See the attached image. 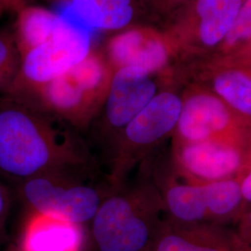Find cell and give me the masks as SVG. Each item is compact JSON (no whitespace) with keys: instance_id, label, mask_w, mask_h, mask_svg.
Instances as JSON below:
<instances>
[{"instance_id":"2e32d148","label":"cell","mask_w":251,"mask_h":251,"mask_svg":"<svg viewBox=\"0 0 251 251\" xmlns=\"http://www.w3.org/2000/svg\"><path fill=\"white\" fill-rule=\"evenodd\" d=\"M139 0H67V17L89 31H122L132 26Z\"/></svg>"},{"instance_id":"4fadbf2b","label":"cell","mask_w":251,"mask_h":251,"mask_svg":"<svg viewBox=\"0 0 251 251\" xmlns=\"http://www.w3.org/2000/svg\"><path fill=\"white\" fill-rule=\"evenodd\" d=\"M147 251H241L234 230L215 224H183L167 217Z\"/></svg>"},{"instance_id":"52a82bcc","label":"cell","mask_w":251,"mask_h":251,"mask_svg":"<svg viewBox=\"0 0 251 251\" xmlns=\"http://www.w3.org/2000/svg\"><path fill=\"white\" fill-rule=\"evenodd\" d=\"M156 76L134 68L114 72L104 103L85 134L97 160L105 164L123 129L162 90Z\"/></svg>"},{"instance_id":"cb8c5ba5","label":"cell","mask_w":251,"mask_h":251,"mask_svg":"<svg viewBox=\"0 0 251 251\" xmlns=\"http://www.w3.org/2000/svg\"><path fill=\"white\" fill-rule=\"evenodd\" d=\"M240 188L242 194L243 202L246 207V210L251 207V161L240 178Z\"/></svg>"},{"instance_id":"8fae6325","label":"cell","mask_w":251,"mask_h":251,"mask_svg":"<svg viewBox=\"0 0 251 251\" xmlns=\"http://www.w3.org/2000/svg\"><path fill=\"white\" fill-rule=\"evenodd\" d=\"M181 100L180 115L171 143L251 136V117L239 114L205 87L191 82L181 94Z\"/></svg>"},{"instance_id":"d6986e66","label":"cell","mask_w":251,"mask_h":251,"mask_svg":"<svg viewBox=\"0 0 251 251\" xmlns=\"http://www.w3.org/2000/svg\"><path fill=\"white\" fill-rule=\"evenodd\" d=\"M22 57L14 36L0 32V92L6 93L18 75Z\"/></svg>"},{"instance_id":"7a4b0ae2","label":"cell","mask_w":251,"mask_h":251,"mask_svg":"<svg viewBox=\"0 0 251 251\" xmlns=\"http://www.w3.org/2000/svg\"><path fill=\"white\" fill-rule=\"evenodd\" d=\"M140 171L139 180L113 186L90 222L98 251H147L167 219L158 190Z\"/></svg>"},{"instance_id":"7402d4cb","label":"cell","mask_w":251,"mask_h":251,"mask_svg":"<svg viewBox=\"0 0 251 251\" xmlns=\"http://www.w3.org/2000/svg\"><path fill=\"white\" fill-rule=\"evenodd\" d=\"M144 5L156 14H168L180 7H185L192 0H139Z\"/></svg>"},{"instance_id":"6da1fadb","label":"cell","mask_w":251,"mask_h":251,"mask_svg":"<svg viewBox=\"0 0 251 251\" xmlns=\"http://www.w3.org/2000/svg\"><path fill=\"white\" fill-rule=\"evenodd\" d=\"M78 130L35 102L0 96V176L14 184L47 174L98 175Z\"/></svg>"},{"instance_id":"ac0fdd59","label":"cell","mask_w":251,"mask_h":251,"mask_svg":"<svg viewBox=\"0 0 251 251\" xmlns=\"http://www.w3.org/2000/svg\"><path fill=\"white\" fill-rule=\"evenodd\" d=\"M251 37V0H244L225 40L205 59L221 58L233 53L245 45Z\"/></svg>"},{"instance_id":"44dd1931","label":"cell","mask_w":251,"mask_h":251,"mask_svg":"<svg viewBox=\"0 0 251 251\" xmlns=\"http://www.w3.org/2000/svg\"><path fill=\"white\" fill-rule=\"evenodd\" d=\"M203 61L223 65H242L245 63H250L251 62V37L245 45H243L233 53L221 58L205 59Z\"/></svg>"},{"instance_id":"ffe728a7","label":"cell","mask_w":251,"mask_h":251,"mask_svg":"<svg viewBox=\"0 0 251 251\" xmlns=\"http://www.w3.org/2000/svg\"><path fill=\"white\" fill-rule=\"evenodd\" d=\"M235 225L234 232L241 251H251V207L243 213Z\"/></svg>"},{"instance_id":"5bb4252c","label":"cell","mask_w":251,"mask_h":251,"mask_svg":"<svg viewBox=\"0 0 251 251\" xmlns=\"http://www.w3.org/2000/svg\"><path fill=\"white\" fill-rule=\"evenodd\" d=\"M86 227L29 211L19 235L17 251H84Z\"/></svg>"},{"instance_id":"8992f818","label":"cell","mask_w":251,"mask_h":251,"mask_svg":"<svg viewBox=\"0 0 251 251\" xmlns=\"http://www.w3.org/2000/svg\"><path fill=\"white\" fill-rule=\"evenodd\" d=\"M29 211L85 226L90 225L113 186L98 175L47 174L16 184Z\"/></svg>"},{"instance_id":"e0dca14e","label":"cell","mask_w":251,"mask_h":251,"mask_svg":"<svg viewBox=\"0 0 251 251\" xmlns=\"http://www.w3.org/2000/svg\"><path fill=\"white\" fill-rule=\"evenodd\" d=\"M64 18L65 15L39 6L25 5L18 9L13 36L21 57L51 38Z\"/></svg>"},{"instance_id":"ba28073f","label":"cell","mask_w":251,"mask_h":251,"mask_svg":"<svg viewBox=\"0 0 251 251\" xmlns=\"http://www.w3.org/2000/svg\"><path fill=\"white\" fill-rule=\"evenodd\" d=\"M92 49L90 31L65 15L51 38L22 57L18 75L6 93L28 97L71 70Z\"/></svg>"},{"instance_id":"9c48e42d","label":"cell","mask_w":251,"mask_h":251,"mask_svg":"<svg viewBox=\"0 0 251 251\" xmlns=\"http://www.w3.org/2000/svg\"><path fill=\"white\" fill-rule=\"evenodd\" d=\"M244 0H192L165 31L173 58L205 59L225 40Z\"/></svg>"},{"instance_id":"277c9868","label":"cell","mask_w":251,"mask_h":251,"mask_svg":"<svg viewBox=\"0 0 251 251\" xmlns=\"http://www.w3.org/2000/svg\"><path fill=\"white\" fill-rule=\"evenodd\" d=\"M113 75L104 52L92 49L71 70L23 99L44 108L85 137L104 103Z\"/></svg>"},{"instance_id":"5b68a950","label":"cell","mask_w":251,"mask_h":251,"mask_svg":"<svg viewBox=\"0 0 251 251\" xmlns=\"http://www.w3.org/2000/svg\"><path fill=\"white\" fill-rule=\"evenodd\" d=\"M181 95L170 86L159 90L117 138L105 166L112 186L129 179L154 152L172 137L181 110Z\"/></svg>"},{"instance_id":"7c38bea8","label":"cell","mask_w":251,"mask_h":251,"mask_svg":"<svg viewBox=\"0 0 251 251\" xmlns=\"http://www.w3.org/2000/svg\"><path fill=\"white\" fill-rule=\"evenodd\" d=\"M105 56L114 72L134 68L152 75H168L173 58L165 32L152 27L132 25L108 40Z\"/></svg>"},{"instance_id":"603a6c76","label":"cell","mask_w":251,"mask_h":251,"mask_svg":"<svg viewBox=\"0 0 251 251\" xmlns=\"http://www.w3.org/2000/svg\"><path fill=\"white\" fill-rule=\"evenodd\" d=\"M9 195L8 190L0 182V240L5 233V225L9 210Z\"/></svg>"},{"instance_id":"484cf974","label":"cell","mask_w":251,"mask_h":251,"mask_svg":"<svg viewBox=\"0 0 251 251\" xmlns=\"http://www.w3.org/2000/svg\"><path fill=\"white\" fill-rule=\"evenodd\" d=\"M222 65H223V64H222ZM233 66H243V67H246V68H248V69L251 70V62H250V63H245V64H242V65H233Z\"/></svg>"},{"instance_id":"3957f363","label":"cell","mask_w":251,"mask_h":251,"mask_svg":"<svg viewBox=\"0 0 251 251\" xmlns=\"http://www.w3.org/2000/svg\"><path fill=\"white\" fill-rule=\"evenodd\" d=\"M152 156L145 164L169 219L183 224L236 223L246 211L239 179L191 183L175 172L171 160Z\"/></svg>"},{"instance_id":"d4e9b609","label":"cell","mask_w":251,"mask_h":251,"mask_svg":"<svg viewBox=\"0 0 251 251\" xmlns=\"http://www.w3.org/2000/svg\"><path fill=\"white\" fill-rule=\"evenodd\" d=\"M21 4L25 5H31L35 1H56V0H18Z\"/></svg>"},{"instance_id":"30bf717a","label":"cell","mask_w":251,"mask_h":251,"mask_svg":"<svg viewBox=\"0 0 251 251\" xmlns=\"http://www.w3.org/2000/svg\"><path fill=\"white\" fill-rule=\"evenodd\" d=\"M170 154L175 172L191 183L240 179L251 161V135L237 139L171 143Z\"/></svg>"},{"instance_id":"9a60e30c","label":"cell","mask_w":251,"mask_h":251,"mask_svg":"<svg viewBox=\"0 0 251 251\" xmlns=\"http://www.w3.org/2000/svg\"><path fill=\"white\" fill-rule=\"evenodd\" d=\"M191 77L243 116L251 118V70L243 66L222 65L202 61Z\"/></svg>"}]
</instances>
